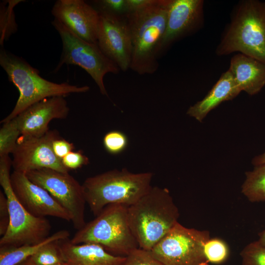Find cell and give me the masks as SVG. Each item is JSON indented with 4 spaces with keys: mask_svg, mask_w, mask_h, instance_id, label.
Listing matches in <instances>:
<instances>
[{
    "mask_svg": "<svg viewBox=\"0 0 265 265\" xmlns=\"http://www.w3.org/2000/svg\"><path fill=\"white\" fill-rule=\"evenodd\" d=\"M12 189L21 204L37 217L52 216L71 222L68 212L45 189L30 181L24 173L10 174Z\"/></svg>",
    "mask_w": 265,
    "mask_h": 265,
    "instance_id": "4fadbf2b",
    "label": "cell"
},
{
    "mask_svg": "<svg viewBox=\"0 0 265 265\" xmlns=\"http://www.w3.org/2000/svg\"><path fill=\"white\" fill-rule=\"evenodd\" d=\"M60 137L55 130H49L38 137H23L18 139L12 153V167L14 171L26 173L27 172L50 168L63 173L69 170L63 164L53 150V142Z\"/></svg>",
    "mask_w": 265,
    "mask_h": 265,
    "instance_id": "8fae6325",
    "label": "cell"
},
{
    "mask_svg": "<svg viewBox=\"0 0 265 265\" xmlns=\"http://www.w3.org/2000/svg\"><path fill=\"white\" fill-rule=\"evenodd\" d=\"M58 241L47 244L30 257L36 265H55L63 264Z\"/></svg>",
    "mask_w": 265,
    "mask_h": 265,
    "instance_id": "d4e9b609",
    "label": "cell"
},
{
    "mask_svg": "<svg viewBox=\"0 0 265 265\" xmlns=\"http://www.w3.org/2000/svg\"><path fill=\"white\" fill-rule=\"evenodd\" d=\"M74 148L73 143L60 137L55 139L53 142V151L55 156L60 159L72 152Z\"/></svg>",
    "mask_w": 265,
    "mask_h": 265,
    "instance_id": "1f68e13d",
    "label": "cell"
},
{
    "mask_svg": "<svg viewBox=\"0 0 265 265\" xmlns=\"http://www.w3.org/2000/svg\"><path fill=\"white\" fill-rule=\"evenodd\" d=\"M63 165L69 170L76 169L89 163L88 158L81 152L72 151L61 159Z\"/></svg>",
    "mask_w": 265,
    "mask_h": 265,
    "instance_id": "f546056e",
    "label": "cell"
},
{
    "mask_svg": "<svg viewBox=\"0 0 265 265\" xmlns=\"http://www.w3.org/2000/svg\"><path fill=\"white\" fill-rule=\"evenodd\" d=\"M99 12L118 16L127 14L126 0H99L93 1Z\"/></svg>",
    "mask_w": 265,
    "mask_h": 265,
    "instance_id": "83f0119b",
    "label": "cell"
},
{
    "mask_svg": "<svg viewBox=\"0 0 265 265\" xmlns=\"http://www.w3.org/2000/svg\"><path fill=\"white\" fill-rule=\"evenodd\" d=\"M0 65L5 71L9 81L18 89L19 97L11 113L0 123L7 122L31 105L47 98L65 97L72 93L88 92L87 85L77 86L67 82L55 83L43 78L39 71L23 58L1 48Z\"/></svg>",
    "mask_w": 265,
    "mask_h": 265,
    "instance_id": "277c9868",
    "label": "cell"
},
{
    "mask_svg": "<svg viewBox=\"0 0 265 265\" xmlns=\"http://www.w3.org/2000/svg\"><path fill=\"white\" fill-rule=\"evenodd\" d=\"M69 236V231L61 230L39 243L20 246L0 247V265H18L31 257L47 244L68 238Z\"/></svg>",
    "mask_w": 265,
    "mask_h": 265,
    "instance_id": "ffe728a7",
    "label": "cell"
},
{
    "mask_svg": "<svg viewBox=\"0 0 265 265\" xmlns=\"http://www.w3.org/2000/svg\"><path fill=\"white\" fill-rule=\"evenodd\" d=\"M128 143L127 136L119 131L108 132L103 138L105 149L112 155H117L123 152L127 148Z\"/></svg>",
    "mask_w": 265,
    "mask_h": 265,
    "instance_id": "4316f807",
    "label": "cell"
},
{
    "mask_svg": "<svg viewBox=\"0 0 265 265\" xmlns=\"http://www.w3.org/2000/svg\"><path fill=\"white\" fill-rule=\"evenodd\" d=\"M64 265H124L126 256L112 254L93 243L75 244L70 239L58 241Z\"/></svg>",
    "mask_w": 265,
    "mask_h": 265,
    "instance_id": "e0dca14e",
    "label": "cell"
},
{
    "mask_svg": "<svg viewBox=\"0 0 265 265\" xmlns=\"http://www.w3.org/2000/svg\"><path fill=\"white\" fill-rule=\"evenodd\" d=\"M152 177L151 172L133 173L126 168L88 177L82 184L86 204L95 216L110 204L130 206L151 189Z\"/></svg>",
    "mask_w": 265,
    "mask_h": 265,
    "instance_id": "5b68a950",
    "label": "cell"
},
{
    "mask_svg": "<svg viewBox=\"0 0 265 265\" xmlns=\"http://www.w3.org/2000/svg\"><path fill=\"white\" fill-rule=\"evenodd\" d=\"M24 0H4L0 3V43L7 40L18 29L16 23L14 7L19 3Z\"/></svg>",
    "mask_w": 265,
    "mask_h": 265,
    "instance_id": "7402d4cb",
    "label": "cell"
},
{
    "mask_svg": "<svg viewBox=\"0 0 265 265\" xmlns=\"http://www.w3.org/2000/svg\"><path fill=\"white\" fill-rule=\"evenodd\" d=\"M257 241L263 245H265V229L259 233Z\"/></svg>",
    "mask_w": 265,
    "mask_h": 265,
    "instance_id": "e575fe53",
    "label": "cell"
},
{
    "mask_svg": "<svg viewBox=\"0 0 265 265\" xmlns=\"http://www.w3.org/2000/svg\"><path fill=\"white\" fill-rule=\"evenodd\" d=\"M171 2L155 0L143 9L125 15L132 46L130 69L139 75L152 74L159 67Z\"/></svg>",
    "mask_w": 265,
    "mask_h": 265,
    "instance_id": "6da1fadb",
    "label": "cell"
},
{
    "mask_svg": "<svg viewBox=\"0 0 265 265\" xmlns=\"http://www.w3.org/2000/svg\"><path fill=\"white\" fill-rule=\"evenodd\" d=\"M52 23L62 43L60 59L53 72H57L64 64L79 66L93 79L101 93L108 97L104 77L108 73L117 74L120 70L118 66L104 54L98 44L81 39L56 19Z\"/></svg>",
    "mask_w": 265,
    "mask_h": 265,
    "instance_id": "ba28073f",
    "label": "cell"
},
{
    "mask_svg": "<svg viewBox=\"0 0 265 265\" xmlns=\"http://www.w3.org/2000/svg\"><path fill=\"white\" fill-rule=\"evenodd\" d=\"M129 225L139 248L150 251L178 223L179 211L168 189H151L128 208Z\"/></svg>",
    "mask_w": 265,
    "mask_h": 265,
    "instance_id": "7a4b0ae2",
    "label": "cell"
},
{
    "mask_svg": "<svg viewBox=\"0 0 265 265\" xmlns=\"http://www.w3.org/2000/svg\"><path fill=\"white\" fill-rule=\"evenodd\" d=\"M240 92L232 74L228 70L202 100L188 108L186 113L202 122L211 110L222 102L233 100Z\"/></svg>",
    "mask_w": 265,
    "mask_h": 265,
    "instance_id": "d6986e66",
    "label": "cell"
},
{
    "mask_svg": "<svg viewBox=\"0 0 265 265\" xmlns=\"http://www.w3.org/2000/svg\"><path fill=\"white\" fill-rule=\"evenodd\" d=\"M210 238L208 230L187 228L178 222L150 252L165 265H209L204 245Z\"/></svg>",
    "mask_w": 265,
    "mask_h": 265,
    "instance_id": "9c48e42d",
    "label": "cell"
},
{
    "mask_svg": "<svg viewBox=\"0 0 265 265\" xmlns=\"http://www.w3.org/2000/svg\"><path fill=\"white\" fill-rule=\"evenodd\" d=\"M237 52L265 64V2L241 0L233 9L215 53Z\"/></svg>",
    "mask_w": 265,
    "mask_h": 265,
    "instance_id": "3957f363",
    "label": "cell"
},
{
    "mask_svg": "<svg viewBox=\"0 0 265 265\" xmlns=\"http://www.w3.org/2000/svg\"><path fill=\"white\" fill-rule=\"evenodd\" d=\"M155 0H126L127 14L143 9L154 3Z\"/></svg>",
    "mask_w": 265,
    "mask_h": 265,
    "instance_id": "d6a6232c",
    "label": "cell"
},
{
    "mask_svg": "<svg viewBox=\"0 0 265 265\" xmlns=\"http://www.w3.org/2000/svg\"><path fill=\"white\" fill-rule=\"evenodd\" d=\"M124 265H165L155 259L150 253L139 248L126 256Z\"/></svg>",
    "mask_w": 265,
    "mask_h": 265,
    "instance_id": "f1b7e54d",
    "label": "cell"
},
{
    "mask_svg": "<svg viewBox=\"0 0 265 265\" xmlns=\"http://www.w3.org/2000/svg\"><path fill=\"white\" fill-rule=\"evenodd\" d=\"M18 265H35L31 260L30 258H29V259L19 264Z\"/></svg>",
    "mask_w": 265,
    "mask_h": 265,
    "instance_id": "d590c367",
    "label": "cell"
},
{
    "mask_svg": "<svg viewBox=\"0 0 265 265\" xmlns=\"http://www.w3.org/2000/svg\"><path fill=\"white\" fill-rule=\"evenodd\" d=\"M128 208L119 204L106 206L78 230L70 241L75 244L96 243L112 254L127 256L139 248L129 225Z\"/></svg>",
    "mask_w": 265,
    "mask_h": 265,
    "instance_id": "8992f818",
    "label": "cell"
},
{
    "mask_svg": "<svg viewBox=\"0 0 265 265\" xmlns=\"http://www.w3.org/2000/svg\"><path fill=\"white\" fill-rule=\"evenodd\" d=\"M69 110L64 97L54 96L31 105L14 119L20 130L21 136L38 137L49 131L48 125L51 121L66 118Z\"/></svg>",
    "mask_w": 265,
    "mask_h": 265,
    "instance_id": "9a60e30c",
    "label": "cell"
},
{
    "mask_svg": "<svg viewBox=\"0 0 265 265\" xmlns=\"http://www.w3.org/2000/svg\"><path fill=\"white\" fill-rule=\"evenodd\" d=\"M64 265V264H57V265Z\"/></svg>",
    "mask_w": 265,
    "mask_h": 265,
    "instance_id": "8d00e7d4",
    "label": "cell"
},
{
    "mask_svg": "<svg viewBox=\"0 0 265 265\" xmlns=\"http://www.w3.org/2000/svg\"><path fill=\"white\" fill-rule=\"evenodd\" d=\"M98 45L122 71L130 69L132 46L127 21L124 16L100 12Z\"/></svg>",
    "mask_w": 265,
    "mask_h": 265,
    "instance_id": "7c38bea8",
    "label": "cell"
},
{
    "mask_svg": "<svg viewBox=\"0 0 265 265\" xmlns=\"http://www.w3.org/2000/svg\"><path fill=\"white\" fill-rule=\"evenodd\" d=\"M252 164L255 166L265 163V152L259 155L255 156L252 160Z\"/></svg>",
    "mask_w": 265,
    "mask_h": 265,
    "instance_id": "836d02e7",
    "label": "cell"
},
{
    "mask_svg": "<svg viewBox=\"0 0 265 265\" xmlns=\"http://www.w3.org/2000/svg\"><path fill=\"white\" fill-rule=\"evenodd\" d=\"M204 252L209 264L220 265L228 259L230 249L223 239L210 238L205 244Z\"/></svg>",
    "mask_w": 265,
    "mask_h": 265,
    "instance_id": "cb8c5ba5",
    "label": "cell"
},
{
    "mask_svg": "<svg viewBox=\"0 0 265 265\" xmlns=\"http://www.w3.org/2000/svg\"><path fill=\"white\" fill-rule=\"evenodd\" d=\"M21 132L14 119L3 123L0 129V157L13 152Z\"/></svg>",
    "mask_w": 265,
    "mask_h": 265,
    "instance_id": "603a6c76",
    "label": "cell"
},
{
    "mask_svg": "<svg viewBox=\"0 0 265 265\" xmlns=\"http://www.w3.org/2000/svg\"><path fill=\"white\" fill-rule=\"evenodd\" d=\"M240 255L241 265H265V245L257 240L247 244Z\"/></svg>",
    "mask_w": 265,
    "mask_h": 265,
    "instance_id": "484cf974",
    "label": "cell"
},
{
    "mask_svg": "<svg viewBox=\"0 0 265 265\" xmlns=\"http://www.w3.org/2000/svg\"><path fill=\"white\" fill-rule=\"evenodd\" d=\"M241 193L251 202H265V163L246 171Z\"/></svg>",
    "mask_w": 265,
    "mask_h": 265,
    "instance_id": "44dd1931",
    "label": "cell"
},
{
    "mask_svg": "<svg viewBox=\"0 0 265 265\" xmlns=\"http://www.w3.org/2000/svg\"><path fill=\"white\" fill-rule=\"evenodd\" d=\"M25 174L30 181L46 190L68 212L75 229L78 231L84 226L86 202L82 185L76 179L69 173L50 168Z\"/></svg>",
    "mask_w": 265,
    "mask_h": 265,
    "instance_id": "30bf717a",
    "label": "cell"
},
{
    "mask_svg": "<svg viewBox=\"0 0 265 265\" xmlns=\"http://www.w3.org/2000/svg\"><path fill=\"white\" fill-rule=\"evenodd\" d=\"M10 214L7 197L3 191H0V235L3 236L7 231Z\"/></svg>",
    "mask_w": 265,
    "mask_h": 265,
    "instance_id": "4dcf8cb0",
    "label": "cell"
},
{
    "mask_svg": "<svg viewBox=\"0 0 265 265\" xmlns=\"http://www.w3.org/2000/svg\"><path fill=\"white\" fill-rule=\"evenodd\" d=\"M203 0H171L161 53L176 41L199 29L204 24Z\"/></svg>",
    "mask_w": 265,
    "mask_h": 265,
    "instance_id": "2e32d148",
    "label": "cell"
},
{
    "mask_svg": "<svg viewBox=\"0 0 265 265\" xmlns=\"http://www.w3.org/2000/svg\"><path fill=\"white\" fill-rule=\"evenodd\" d=\"M52 15L79 37L98 44L100 21L99 12L83 0H58L54 3Z\"/></svg>",
    "mask_w": 265,
    "mask_h": 265,
    "instance_id": "5bb4252c",
    "label": "cell"
},
{
    "mask_svg": "<svg viewBox=\"0 0 265 265\" xmlns=\"http://www.w3.org/2000/svg\"><path fill=\"white\" fill-rule=\"evenodd\" d=\"M240 90L250 95L259 93L265 85V64L244 54L234 55L228 69Z\"/></svg>",
    "mask_w": 265,
    "mask_h": 265,
    "instance_id": "ac0fdd59",
    "label": "cell"
},
{
    "mask_svg": "<svg viewBox=\"0 0 265 265\" xmlns=\"http://www.w3.org/2000/svg\"><path fill=\"white\" fill-rule=\"evenodd\" d=\"M11 166L9 156L0 157V185L7 199L10 214L9 226L0 239V247L39 243L50 236L51 225L45 217L30 214L19 202L11 184Z\"/></svg>",
    "mask_w": 265,
    "mask_h": 265,
    "instance_id": "52a82bcc",
    "label": "cell"
}]
</instances>
